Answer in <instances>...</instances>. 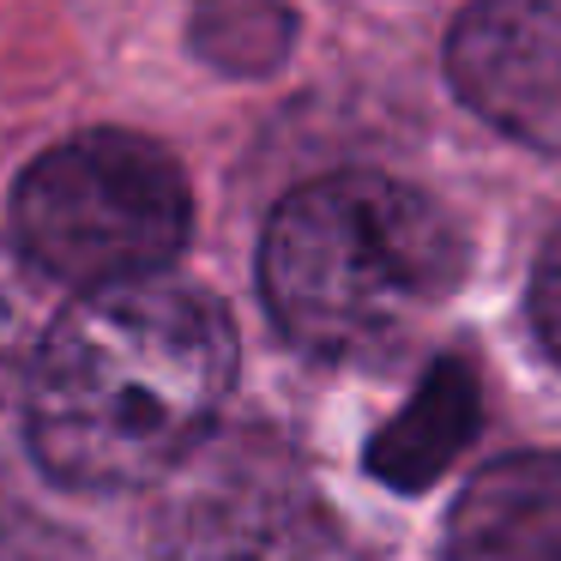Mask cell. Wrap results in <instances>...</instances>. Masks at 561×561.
Masks as SVG:
<instances>
[{
	"label": "cell",
	"mask_w": 561,
	"mask_h": 561,
	"mask_svg": "<svg viewBox=\"0 0 561 561\" xmlns=\"http://www.w3.org/2000/svg\"><path fill=\"white\" fill-rule=\"evenodd\" d=\"M19 368V302H13V278H7V260H0V392Z\"/></svg>",
	"instance_id": "10"
},
{
	"label": "cell",
	"mask_w": 561,
	"mask_h": 561,
	"mask_svg": "<svg viewBox=\"0 0 561 561\" xmlns=\"http://www.w3.org/2000/svg\"><path fill=\"white\" fill-rule=\"evenodd\" d=\"M199 49L230 73H266L290 49V13L278 0H206L199 7Z\"/></svg>",
	"instance_id": "8"
},
{
	"label": "cell",
	"mask_w": 561,
	"mask_h": 561,
	"mask_svg": "<svg viewBox=\"0 0 561 561\" xmlns=\"http://www.w3.org/2000/svg\"><path fill=\"white\" fill-rule=\"evenodd\" d=\"M465 272V242L435 199L392 175L344 170L272 211L260 242L266 308L314 356H380L423 327Z\"/></svg>",
	"instance_id": "2"
},
{
	"label": "cell",
	"mask_w": 561,
	"mask_h": 561,
	"mask_svg": "<svg viewBox=\"0 0 561 561\" xmlns=\"http://www.w3.org/2000/svg\"><path fill=\"white\" fill-rule=\"evenodd\" d=\"M236 380V327L163 272L79 290L31 368V453L67 489L170 477L211 440Z\"/></svg>",
	"instance_id": "1"
},
{
	"label": "cell",
	"mask_w": 561,
	"mask_h": 561,
	"mask_svg": "<svg viewBox=\"0 0 561 561\" xmlns=\"http://www.w3.org/2000/svg\"><path fill=\"white\" fill-rule=\"evenodd\" d=\"M477 416H483L477 375L459 356H440V363H428V375L416 380L411 404L368 440V471L387 489L416 495V489H428L465 453V440L477 435Z\"/></svg>",
	"instance_id": "7"
},
{
	"label": "cell",
	"mask_w": 561,
	"mask_h": 561,
	"mask_svg": "<svg viewBox=\"0 0 561 561\" xmlns=\"http://www.w3.org/2000/svg\"><path fill=\"white\" fill-rule=\"evenodd\" d=\"M447 561H561V453H513L477 471L447 519Z\"/></svg>",
	"instance_id": "6"
},
{
	"label": "cell",
	"mask_w": 561,
	"mask_h": 561,
	"mask_svg": "<svg viewBox=\"0 0 561 561\" xmlns=\"http://www.w3.org/2000/svg\"><path fill=\"white\" fill-rule=\"evenodd\" d=\"M459 98L501 134L561 158V0H477L447 37Z\"/></svg>",
	"instance_id": "5"
},
{
	"label": "cell",
	"mask_w": 561,
	"mask_h": 561,
	"mask_svg": "<svg viewBox=\"0 0 561 561\" xmlns=\"http://www.w3.org/2000/svg\"><path fill=\"white\" fill-rule=\"evenodd\" d=\"M531 327L543 339V351L561 363V230L549 236L543 260L531 272Z\"/></svg>",
	"instance_id": "9"
},
{
	"label": "cell",
	"mask_w": 561,
	"mask_h": 561,
	"mask_svg": "<svg viewBox=\"0 0 561 561\" xmlns=\"http://www.w3.org/2000/svg\"><path fill=\"white\" fill-rule=\"evenodd\" d=\"M158 561H344V537L308 465L248 428L199 440L170 471Z\"/></svg>",
	"instance_id": "4"
},
{
	"label": "cell",
	"mask_w": 561,
	"mask_h": 561,
	"mask_svg": "<svg viewBox=\"0 0 561 561\" xmlns=\"http://www.w3.org/2000/svg\"><path fill=\"white\" fill-rule=\"evenodd\" d=\"M194 199L163 146L139 134H79L43 151L13 194L19 248L73 290L151 278L187 242Z\"/></svg>",
	"instance_id": "3"
}]
</instances>
